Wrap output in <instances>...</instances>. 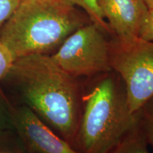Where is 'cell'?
<instances>
[{"label": "cell", "instance_id": "7", "mask_svg": "<svg viewBox=\"0 0 153 153\" xmlns=\"http://www.w3.org/2000/svg\"><path fill=\"white\" fill-rule=\"evenodd\" d=\"M114 37L138 38L148 7L143 0H97Z\"/></svg>", "mask_w": 153, "mask_h": 153}, {"label": "cell", "instance_id": "11", "mask_svg": "<svg viewBox=\"0 0 153 153\" xmlns=\"http://www.w3.org/2000/svg\"><path fill=\"white\" fill-rule=\"evenodd\" d=\"M139 122L148 144L153 150V97L139 110Z\"/></svg>", "mask_w": 153, "mask_h": 153}, {"label": "cell", "instance_id": "16", "mask_svg": "<svg viewBox=\"0 0 153 153\" xmlns=\"http://www.w3.org/2000/svg\"><path fill=\"white\" fill-rule=\"evenodd\" d=\"M148 9H153V0H143Z\"/></svg>", "mask_w": 153, "mask_h": 153}, {"label": "cell", "instance_id": "14", "mask_svg": "<svg viewBox=\"0 0 153 153\" xmlns=\"http://www.w3.org/2000/svg\"><path fill=\"white\" fill-rule=\"evenodd\" d=\"M138 38L144 41L153 42V9H148L140 28Z\"/></svg>", "mask_w": 153, "mask_h": 153}, {"label": "cell", "instance_id": "4", "mask_svg": "<svg viewBox=\"0 0 153 153\" xmlns=\"http://www.w3.org/2000/svg\"><path fill=\"white\" fill-rule=\"evenodd\" d=\"M110 64L125 85L130 110L137 113L153 97V42L114 37Z\"/></svg>", "mask_w": 153, "mask_h": 153}, {"label": "cell", "instance_id": "12", "mask_svg": "<svg viewBox=\"0 0 153 153\" xmlns=\"http://www.w3.org/2000/svg\"><path fill=\"white\" fill-rule=\"evenodd\" d=\"M0 153H30L14 131L0 134Z\"/></svg>", "mask_w": 153, "mask_h": 153}, {"label": "cell", "instance_id": "15", "mask_svg": "<svg viewBox=\"0 0 153 153\" xmlns=\"http://www.w3.org/2000/svg\"><path fill=\"white\" fill-rule=\"evenodd\" d=\"M22 0H0V29Z\"/></svg>", "mask_w": 153, "mask_h": 153}, {"label": "cell", "instance_id": "5", "mask_svg": "<svg viewBox=\"0 0 153 153\" xmlns=\"http://www.w3.org/2000/svg\"><path fill=\"white\" fill-rule=\"evenodd\" d=\"M106 34L90 22L70 34L51 56L74 77L87 78L111 72L110 41Z\"/></svg>", "mask_w": 153, "mask_h": 153}, {"label": "cell", "instance_id": "8", "mask_svg": "<svg viewBox=\"0 0 153 153\" xmlns=\"http://www.w3.org/2000/svg\"><path fill=\"white\" fill-rule=\"evenodd\" d=\"M109 153H149L148 142L139 119Z\"/></svg>", "mask_w": 153, "mask_h": 153}, {"label": "cell", "instance_id": "6", "mask_svg": "<svg viewBox=\"0 0 153 153\" xmlns=\"http://www.w3.org/2000/svg\"><path fill=\"white\" fill-rule=\"evenodd\" d=\"M13 125L30 153H77L26 106L14 104Z\"/></svg>", "mask_w": 153, "mask_h": 153}, {"label": "cell", "instance_id": "3", "mask_svg": "<svg viewBox=\"0 0 153 153\" xmlns=\"http://www.w3.org/2000/svg\"><path fill=\"white\" fill-rule=\"evenodd\" d=\"M90 22L76 7L62 0H22L0 29V42L15 60L51 55L70 34Z\"/></svg>", "mask_w": 153, "mask_h": 153}, {"label": "cell", "instance_id": "1", "mask_svg": "<svg viewBox=\"0 0 153 153\" xmlns=\"http://www.w3.org/2000/svg\"><path fill=\"white\" fill-rule=\"evenodd\" d=\"M82 81L51 55H30L16 59L0 84L14 104L29 108L72 147L81 114Z\"/></svg>", "mask_w": 153, "mask_h": 153}, {"label": "cell", "instance_id": "9", "mask_svg": "<svg viewBox=\"0 0 153 153\" xmlns=\"http://www.w3.org/2000/svg\"><path fill=\"white\" fill-rule=\"evenodd\" d=\"M62 1L73 5L74 7L82 8L91 22L99 26L107 34L111 35L109 26L101 14L97 0H62Z\"/></svg>", "mask_w": 153, "mask_h": 153}, {"label": "cell", "instance_id": "10", "mask_svg": "<svg viewBox=\"0 0 153 153\" xmlns=\"http://www.w3.org/2000/svg\"><path fill=\"white\" fill-rule=\"evenodd\" d=\"M13 106V102L0 85V134L14 131Z\"/></svg>", "mask_w": 153, "mask_h": 153}, {"label": "cell", "instance_id": "2", "mask_svg": "<svg viewBox=\"0 0 153 153\" xmlns=\"http://www.w3.org/2000/svg\"><path fill=\"white\" fill-rule=\"evenodd\" d=\"M125 85L114 71L83 78L82 109L72 148L77 153H109L133 128Z\"/></svg>", "mask_w": 153, "mask_h": 153}, {"label": "cell", "instance_id": "13", "mask_svg": "<svg viewBox=\"0 0 153 153\" xmlns=\"http://www.w3.org/2000/svg\"><path fill=\"white\" fill-rule=\"evenodd\" d=\"M15 60L10 50L0 42V82L8 74Z\"/></svg>", "mask_w": 153, "mask_h": 153}]
</instances>
